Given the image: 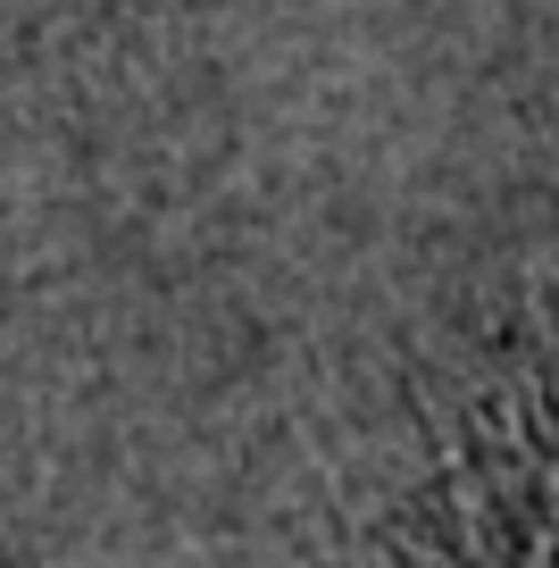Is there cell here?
Listing matches in <instances>:
<instances>
[{"instance_id": "6da1fadb", "label": "cell", "mask_w": 559, "mask_h": 568, "mask_svg": "<svg viewBox=\"0 0 559 568\" xmlns=\"http://www.w3.org/2000/svg\"><path fill=\"white\" fill-rule=\"evenodd\" d=\"M402 551L418 568H559V343L476 393Z\"/></svg>"}, {"instance_id": "7a4b0ae2", "label": "cell", "mask_w": 559, "mask_h": 568, "mask_svg": "<svg viewBox=\"0 0 559 568\" xmlns=\"http://www.w3.org/2000/svg\"><path fill=\"white\" fill-rule=\"evenodd\" d=\"M42 34H51L42 9H0V160H9V142H18V125H26V101H34Z\"/></svg>"}]
</instances>
